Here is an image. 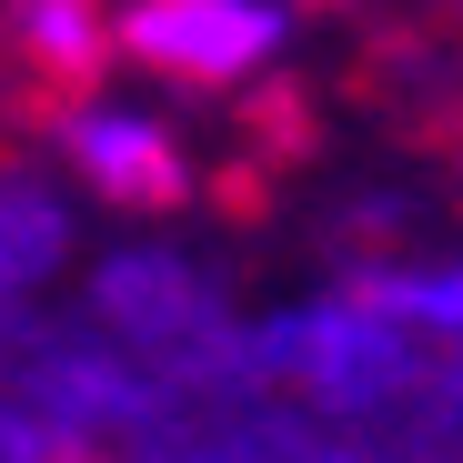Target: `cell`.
<instances>
[{
    "label": "cell",
    "mask_w": 463,
    "mask_h": 463,
    "mask_svg": "<svg viewBox=\"0 0 463 463\" xmlns=\"http://www.w3.org/2000/svg\"><path fill=\"white\" fill-rule=\"evenodd\" d=\"M262 41H272V21L242 11V0H141L131 11V51L162 71H192V81H232Z\"/></svg>",
    "instance_id": "1"
},
{
    "label": "cell",
    "mask_w": 463,
    "mask_h": 463,
    "mask_svg": "<svg viewBox=\"0 0 463 463\" xmlns=\"http://www.w3.org/2000/svg\"><path fill=\"white\" fill-rule=\"evenodd\" d=\"M81 162L121 192V202H141V192H172V151L151 141V121H121V111H101V121H81Z\"/></svg>",
    "instance_id": "2"
}]
</instances>
